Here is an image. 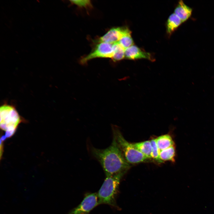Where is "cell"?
I'll return each instance as SVG.
<instances>
[{
	"label": "cell",
	"mask_w": 214,
	"mask_h": 214,
	"mask_svg": "<svg viewBox=\"0 0 214 214\" xmlns=\"http://www.w3.org/2000/svg\"><path fill=\"white\" fill-rule=\"evenodd\" d=\"M131 34L130 33L124 36L117 43L125 49L133 45V41Z\"/></svg>",
	"instance_id": "9a60e30c"
},
{
	"label": "cell",
	"mask_w": 214,
	"mask_h": 214,
	"mask_svg": "<svg viewBox=\"0 0 214 214\" xmlns=\"http://www.w3.org/2000/svg\"><path fill=\"white\" fill-rule=\"evenodd\" d=\"M98 204L97 193H87L80 204L70 211L68 214H89Z\"/></svg>",
	"instance_id": "8992f818"
},
{
	"label": "cell",
	"mask_w": 214,
	"mask_h": 214,
	"mask_svg": "<svg viewBox=\"0 0 214 214\" xmlns=\"http://www.w3.org/2000/svg\"><path fill=\"white\" fill-rule=\"evenodd\" d=\"M192 9L180 0L174 10L175 13L181 20L182 23L187 21L191 16Z\"/></svg>",
	"instance_id": "9c48e42d"
},
{
	"label": "cell",
	"mask_w": 214,
	"mask_h": 214,
	"mask_svg": "<svg viewBox=\"0 0 214 214\" xmlns=\"http://www.w3.org/2000/svg\"><path fill=\"white\" fill-rule=\"evenodd\" d=\"M152 146V158L159 163L162 162L159 158L160 151L156 144V139L150 140Z\"/></svg>",
	"instance_id": "2e32d148"
},
{
	"label": "cell",
	"mask_w": 214,
	"mask_h": 214,
	"mask_svg": "<svg viewBox=\"0 0 214 214\" xmlns=\"http://www.w3.org/2000/svg\"><path fill=\"white\" fill-rule=\"evenodd\" d=\"M91 150L92 155L101 165L106 177L126 172L130 167L113 137L111 144L108 147L99 149L92 147Z\"/></svg>",
	"instance_id": "6da1fadb"
},
{
	"label": "cell",
	"mask_w": 214,
	"mask_h": 214,
	"mask_svg": "<svg viewBox=\"0 0 214 214\" xmlns=\"http://www.w3.org/2000/svg\"><path fill=\"white\" fill-rule=\"evenodd\" d=\"M71 3L80 7L90 8L92 4L89 0H70Z\"/></svg>",
	"instance_id": "e0dca14e"
},
{
	"label": "cell",
	"mask_w": 214,
	"mask_h": 214,
	"mask_svg": "<svg viewBox=\"0 0 214 214\" xmlns=\"http://www.w3.org/2000/svg\"><path fill=\"white\" fill-rule=\"evenodd\" d=\"M126 172L106 177L97 193L99 204H105L118 208L116 197L121 179Z\"/></svg>",
	"instance_id": "7a4b0ae2"
},
{
	"label": "cell",
	"mask_w": 214,
	"mask_h": 214,
	"mask_svg": "<svg viewBox=\"0 0 214 214\" xmlns=\"http://www.w3.org/2000/svg\"><path fill=\"white\" fill-rule=\"evenodd\" d=\"M133 146L148 159L152 158V146L150 141L132 143Z\"/></svg>",
	"instance_id": "7c38bea8"
},
{
	"label": "cell",
	"mask_w": 214,
	"mask_h": 214,
	"mask_svg": "<svg viewBox=\"0 0 214 214\" xmlns=\"http://www.w3.org/2000/svg\"><path fill=\"white\" fill-rule=\"evenodd\" d=\"M114 44L104 42L99 43L89 54L82 58L80 62L85 64L89 60L96 58L112 59L114 54Z\"/></svg>",
	"instance_id": "5b68a950"
},
{
	"label": "cell",
	"mask_w": 214,
	"mask_h": 214,
	"mask_svg": "<svg viewBox=\"0 0 214 214\" xmlns=\"http://www.w3.org/2000/svg\"><path fill=\"white\" fill-rule=\"evenodd\" d=\"M176 152L174 146L160 151L159 158L163 162L166 161H170L172 162L175 161Z\"/></svg>",
	"instance_id": "4fadbf2b"
},
{
	"label": "cell",
	"mask_w": 214,
	"mask_h": 214,
	"mask_svg": "<svg viewBox=\"0 0 214 214\" xmlns=\"http://www.w3.org/2000/svg\"><path fill=\"white\" fill-rule=\"evenodd\" d=\"M156 141L160 151L169 148L174 145V142L171 137L168 134L158 137L156 139Z\"/></svg>",
	"instance_id": "8fae6325"
},
{
	"label": "cell",
	"mask_w": 214,
	"mask_h": 214,
	"mask_svg": "<svg viewBox=\"0 0 214 214\" xmlns=\"http://www.w3.org/2000/svg\"><path fill=\"white\" fill-rule=\"evenodd\" d=\"M0 128L5 132L1 138L3 141L12 136L19 125L24 121L15 107L12 105L5 103L0 107Z\"/></svg>",
	"instance_id": "3957f363"
},
{
	"label": "cell",
	"mask_w": 214,
	"mask_h": 214,
	"mask_svg": "<svg viewBox=\"0 0 214 214\" xmlns=\"http://www.w3.org/2000/svg\"><path fill=\"white\" fill-rule=\"evenodd\" d=\"M125 57L130 60L145 59L154 61L155 59L152 54L141 50L133 45L125 50Z\"/></svg>",
	"instance_id": "ba28073f"
},
{
	"label": "cell",
	"mask_w": 214,
	"mask_h": 214,
	"mask_svg": "<svg viewBox=\"0 0 214 214\" xmlns=\"http://www.w3.org/2000/svg\"><path fill=\"white\" fill-rule=\"evenodd\" d=\"M182 23L180 18L174 13L169 16L166 23V31L171 35Z\"/></svg>",
	"instance_id": "30bf717a"
},
{
	"label": "cell",
	"mask_w": 214,
	"mask_h": 214,
	"mask_svg": "<svg viewBox=\"0 0 214 214\" xmlns=\"http://www.w3.org/2000/svg\"><path fill=\"white\" fill-rule=\"evenodd\" d=\"M130 33L131 31L126 26L114 27L99 38L97 41L98 43L104 42L114 44L117 43L124 36Z\"/></svg>",
	"instance_id": "52a82bcc"
},
{
	"label": "cell",
	"mask_w": 214,
	"mask_h": 214,
	"mask_svg": "<svg viewBox=\"0 0 214 214\" xmlns=\"http://www.w3.org/2000/svg\"><path fill=\"white\" fill-rule=\"evenodd\" d=\"M112 130L113 137L115 139L125 159L129 163H139L149 159L135 148L132 144L127 141L117 127L112 126Z\"/></svg>",
	"instance_id": "277c9868"
},
{
	"label": "cell",
	"mask_w": 214,
	"mask_h": 214,
	"mask_svg": "<svg viewBox=\"0 0 214 214\" xmlns=\"http://www.w3.org/2000/svg\"><path fill=\"white\" fill-rule=\"evenodd\" d=\"M114 44V51L112 59L114 62L121 60L125 57V49L117 43Z\"/></svg>",
	"instance_id": "5bb4252c"
}]
</instances>
